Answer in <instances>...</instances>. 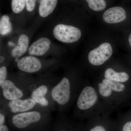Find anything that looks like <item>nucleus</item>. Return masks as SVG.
Listing matches in <instances>:
<instances>
[{
    "instance_id": "nucleus-12",
    "label": "nucleus",
    "mask_w": 131,
    "mask_h": 131,
    "mask_svg": "<svg viewBox=\"0 0 131 131\" xmlns=\"http://www.w3.org/2000/svg\"><path fill=\"white\" fill-rule=\"evenodd\" d=\"M113 131H131V107L118 114L114 119Z\"/></svg>"
},
{
    "instance_id": "nucleus-18",
    "label": "nucleus",
    "mask_w": 131,
    "mask_h": 131,
    "mask_svg": "<svg viewBox=\"0 0 131 131\" xmlns=\"http://www.w3.org/2000/svg\"><path fill=\"white\" fill-rule=\"evenodd\" d=\"M26 5V0H12V10L14 13H19L24 9Z\"/></svg>"
},
{
    "instance_id": "nucleus-17",
    "label": "nucleus",
    "mask_w": 131,
    "mask_h": 131,
    "mask_svg": "<svg viewBox=\"0 0 131 131\" xmlns=\"http://www.w3.org/2000/svg\"><path fill=\"white\" fill-rule=\"evenodd\" d=\"M90 9L95 12H100L105 9L106 6L105 0H86Z\"/></svg>"
},
{
    "instance_id": "nucleus-7",
    "label": "nucleus",
    "mask_w": 131,
    "mask_h": 131,
    "mask_svg": "<svg viewBox=\"0 0 131 131\" xmlns=\"http://www.w3.org/2000/svg\"><path fill=\"white\" fill-rule=\"evenodd\" d=\"M101 77L114 82L131 84V72L127 70L118 71L109 67L105 70Z\"/></svg>"
},
{
    "instance_id": "nucleus-10",
    "label": "nucleus",
    "mask_w": 131,
    "mask_h": 131,
    "mask_svg": "<svg viewBox=\"0 0 131 131\" xmlns=\"http://www.w3.org/2000/svg\"><path fill=\"white\" fill-rule=\"evenodd\" d=\"M5 99L9 101L21 99L24 96L23 91L16 86L12 81L7 80L1 86Z\"/></svg>"
},
{
    "instance_id": "nucleus-14",
    "label": "nucleus",
    "mask_w": 131,
    "mask_h": 131,
    "mask_svg": "<svg viewBox=\"0 0 131 131\" xmlns=\"http://www.w3.org/2000/svg\"><path fill=\"white\" fill-rule=\"evenodd\" d=\"M29 44L28 37L22 34L19 37L17 45L12 50V55L14 57H20L24 55L27 50Z\"/></svg>"
},
{
    "instance_id": "nucleus-25",
    "label": "nucleus",
    "mask_w": 131,
    "mask_h": 131,
    "mask_svg": "<svg viewBox=\"0 0 131 131\" xmlns=\"http://www.w3.org/2000/svg\"><path fill=\"white\" fill-rule=\"evenodd\" d=\"M128 42L129 46L131 48V32L129 34L128 37Z\"/></svg>"
},
{
    "instance_id": "nucleus-3",
    "label": "nucleus",
    "mask_w": 131,
    "mask_h": 131,
    "mask_svg": "<svg viewBox=\"0 0 131 131\" xmlns=\"http://www.w3.org/2000/svg\"><path fill=\"white\" fill-rule=\"evenodd\" d=\"M113 52L112 47L109 43H103L90 52L88 61L93 66H101L110 59Z\"/></svg>"
},
{
    "instance_id": "nucleus-24",
    "label": "nucleus",
    "mask_w": 131,
    "mask_h": 131,
    "mask_svg": "<svg viewBox=\"0 0 131 131\" xmlns=\"http://www.w3.org/2000/svg\"><path fill=\"white\" fill-rule=\"evenodd\" d=\"M0 131H8V128L5 125L0 126Z\"/></svg>"
},
{
    "instance_id": "nucleus-19",
    "label": "nucleus",
    "mask_w": 131,
    "mask_h": 131,
    "mask_svg": "<svg viewBox=\"0 0 131 131\" xmlns=\"http://www.w3.org/2000/svg\"><path fill=\"white\" fill-rule=\"evenodd\" d=\"M48 91V88L46 85H40L34 90L31 94V98L45 96Z\"/></svg>"
},
{
    "instance_id": "nucleus-28",
    "label": "nucleus",
    "mask_w": 131,
    "mask_h": 131,
    "mask_svg": "<svg viewBox=\"0 0 131 131\" xmlns=\"http://www.w3.org/2000/svg\"><path fill=\"white\" fill-rule=\"evenodd\" d=\"M67 131V130H62V131Z\"/></svg>"
},
{
    "instance_id": "nucleus-13",
    "label": "nucleus",
    "mask_w": 131,
    "mask_h": 131,
    "mask_svg": "<svg viewBox=\"0 0 131 131\" xmlns=\"http://www.w3.org/2000/svg\"><path fill=\"white\" fill-rule=\"evenodd\" d=\"M50 44V41L47 38H40L32 44L28 53L31 56H42L49 50Z\"/></svg>"
},
{
    "instance_id": "nucleus-20",
    "label": "nucleus",
    "mask_w": 131,
    "mask_h": 131,
    "mask_svg": "<svg viewBox=\"0 0 131 131\" xmlns=\"http://www.w3.org/2000/svg\"><path fill=\"white\" fill-rule=\"evenodd\" d=\"M7 77V69L6 67L2 66L0 68V86L6 80Z\"/></svg>"
},
{
    "instance_id": "nucleus-6",
    "label": "nucleus",
    "mask_w": 131,
    "mask_h": 131,
    "mask_svg": "<svg viewBox=\"0 0 131 131\" xmlns=\"http://www.w3.org/2000/svg\"><path fill=\"white\" fill-rule=\"evenodd\" d=\"M41 118L39 112L30 111L14 115L12 117V121L14 126L19 129H22L27 127L32 123L38 122Z\"/></svg>"
},
{
    "instance_id": "nucleus-27",
    "label": "nucleus",
    "mask_w": 131,
    "mask_h": 131,
    "mask_svg": "<svg viewBox=\"0 0 131 131\" xmlns=\"http://www.w3.org/2000/svg\"><path fill=\"white\" fill-rule=\"evenodd\" d=\"M0 59H1V60H0V61H1V63H2L4 61H5V57H4L2 56H1Z\"/></svg>"
},
{
    "instance_id": "nucleus-15",
    "label": "nucleus",
    "mask_w": 131,
    "mask_h": 131,
    "mask_svg": "<svg viewBox=\"0 0 131 131\" xmlns=\"http://www.w3.org/2000/svg\"><path fill=\"white\" fill-rule=\"evenodd\" d=\"M57 0H40L39 13L40 16L47 17L53 12L56 6Z\"/></svg>"
},
{
    "instance_id": "nucleus-26",
    "label": "nucleus",
    "mask_w": 131,
    "mask_h": 131,
    "mask_svg": "<svg viewBox=\"0 0 131 131\" xmlns=\"http://www.w3.org/2000/svg\"><path fill=\"white\" fill-rule=\"evenodd\" d=\"M8 45L9 46H15V44L13 42H11V41L8 42Z\"/></svg>"
},
{
    "instance_id": "nucleus-16",
    "label": "nucleus",
    "mask_w": 131,
    "mask_h": 131,
    "mask_svg": "<svg viewBox=\"0 0 131 131\" xmlns=\"http://www.w3.org/2000/svg\"><path fill=\"white\" fill-rule=\"evenodd\" d=\"M12 30V25L9 21V17L5 15L1 18L0 20V33L1 35L8 34Z\"/></svg>"
},
{
    "instance_id": "nucleus-8",
    "label": "nucleus",
    "mask_w": 131,
    "mask_h": 131,
    "mask_svg": "<svg viewBox=\"0 0 131 131\" xmlns=\"http://www.w3.org/2000/svg\"><path fill=\"white\" fill-rule=\"evenodd\" d=\"M17 66L20 70L24 72L34 73L41 69L42 64L38 59L28 56L20 59L17 62Z\"/></svg>"
},
{
    "instance_id": "nucleus-2",
    "label": "nucleus",
    "mask_w": 131,
    "mask_h": 131,
    "mask_svg": "<svg viewBox=\"0 0 131 131\" xmlns=\"http://www.w3.org/2000/svg\"><path fill=\"white\" fill-rule=\"evenodd\" d=\"M84 82L76 78L64 77L52 90V98L59 105L69 106L76 99Z\"/></svg>"
},
{
    "instance_id": "nucleus-1",
    "label": "nucleus",
    "mask_w": 131,
    "mask_h": 131,
    "mask_svg": "<svg viewBox=\"0 0 131 131\" xmlns=\"http://www.w3.org/2000/svg\"><path fill=\"white\" fill-rule=\"evenodd\" d=\"M115 110L107 106L101 98L95 87L84 81L76 99L75 112L87 119L102 115H110Z\"/></svg>"
},
{
    "instance_id": "nucleus-29",
    "label": "nucleus",
    "mask_w": 131,
    "mask_h": 131,
    "mask_svg": "<svg viewBox=\"0 0 131 131\" xmlns=\"http://www.w3.org/2000/svg\"><path fill=\"white\" fill-rule=\"evenodd\" d=\"M130 64H131V62H130Z\"/></svg>"
},
{
    "instance_id": "nucleus-9",
    "label": "nucleus",
    "mask_w": 131,
    "mask_h": 131,
    "mask_svg": "<svg viewBox=\"0 0 131 131\" xmlns=\"http://www.w3.org/2000/svg\"><path fill=\"white\" fill-rule=\"evenodd\" d=\"M127 18L125 9L121 7H115L106 10L103 15V19L106 23L117 24L125 21Z\"/></svg>"
},
{
    "instance_id": "nucleus-4",
    "label": "nucleus",
    "mask_w": 131,
    "mask_h": 131,
    "mask_svg": "<svg viewBox=\"0 0 131 131\" xmlns=\"http://www.w3.org/2000/svg\"><path fill=\"white\" fill-rule=\"evenodd\" d=\"M53 34L57 40L65 43L77 42L81 36V32L79 28L64 24H59L56 26L53 30Z\"/></svg>"
},
{
    "instance_id": "nucleus-21",
    "label": "nucleus",
    "mask_w": 131,
    "mask_h": 131,
    "mask_svg": "<svg viewBox=\"0 0 131 131\" xmlns=\"http://www.w3.org/2000/svg\"><path fill=\"white\" fill-rule=\"evenodd\" d=\"M35 101L36 103L43 106H47L49 104V102L45 96L40 97H33L31 98Z\"/></svg>"
},
{
    "instance_id": "nucleus-22",
    "label": "nucleus",
    "mask_w": 131,
    "mask_h": 131,
    "mask_svg": "<svg viewBox=\"0 0 131 131\" xmlns=\"http://www.w3.org/2000/svg\"><path fill=\"white\" fill-rule=\"evenodd\" d=\"M37 0H26V6L27 11L31 12L34 9Z\"/></svg>"
},
{
    "instance_id": "nucleus-5",
    "label": "nucleus",
    "mask_w": 131,
    "mask_h": 131,
    "mask_svg": "<svg viewBox=\"0 0 131 131\" xmlns=\"http://www.w3.org/2000/svg\"><path fill=\"white\" fill-rule=\"evenodd\" d=\"M114 121L110 115L92 117L87 119L84 131H113Z\"/></svg>"
},
{
    "instance_id": "nucleus-23",
    "label": "nucleus",
    "mask_w": 131,
    "mask_h": 131,
    "mask_svg": "<svg viewBox=\"0 0 131 131\" xmlns=\"http://www.w3.org/2000/svg\"><path fill=\"white\" fill-rule=\"evenodd\" d=\"M5 115L2 113L0 114V126L3 125L5 122Z\"/></svg>"
},
{
    "instance_id": "nucleus-11",
    "label": "nucleus",
    "mask_w": 131,
    "mask_h": 131,
    "mask_svg": "<svg viewBox=\"0 0 131 131\" xmlns=\"http://www.w3.org/2000/svg\"><path fill=\"white\" fill-rule=\"evenodd\" d=\"M36 103L32 98L10 101L8 106L10 111L13 113H19L28 112L36 105Z\"/></svg>"
}]
</instances>
